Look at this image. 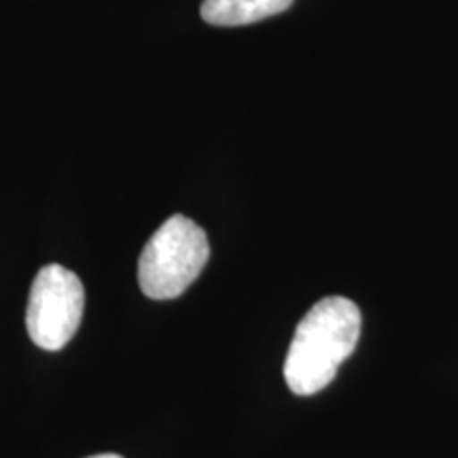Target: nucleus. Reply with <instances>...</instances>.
I'll list each match as a JSON object with an SVG mask.
<instances>
[{"label": "nucleus", "instance_id": "f257e3e1", "mask_svg": "<svg viewBox=\"0 0 458 458\" xmlns=\"http://www.w3.org/2000/svg\"><path fill=\"white\" fill-rule=\"evenodd\" d=\"M360 337V310L346 297L334 295L314 303L297 325L284 360V382L308 397L327 388L351 357Z\"/></svg>", "mask_w": 458, "mask_h": 458}, {"label": "nucleus", "instance_id": "f03ea898", "mask_svg": "<svg viewBox=\"0 0 458 458\" xmlns=\"http://www.w3.org/2000/svg\"><path fill=\"white\" fill-rule=\"evenodd\" d=\"M206 232L185 215H174L148 238L139 259V284L151 300H174L196 283L208 263Z\"/></svg>", "mask_w": 458, "mask_h": 458}, {"label": "nucleus", "instance_id": "7ed1b4c3", "mask_svg": "<svg viewBox=\"0 0 458 458\" xmlns=\"http://www.w3.org/2000/svg\"><path fill=\"white\" fill-rule=\"evenodd\" d=\"M85 312V289L74 272L57 263L38 270L30 286L26 329L43 351H62L77 334Z\"/></svg>", "mask_w": 458, "mask_h": 458}, {"label": "nucleus", "instance_id": "20e7f679", "mask_svg": "<svg viewBox=\"0 0 458 458\" xmlns=\"http://www.w3.org/2000/svg\"><path fill=\"white\" fill-rule=\"evenodd\" d=\"M293 0H204L199 13L206 24L246 26L283 13Z\"/></svg>", "mask_w": 458, "mask_h": 458}, {"label": "nucleus", "instance_id": "39448f33", "mask_svg": "<svg viewBox=\"0 0 458 458\" xmlns=\"http://www.w3.org/2000/svg\"><path fill=\"white\" fill-rule=\"evenodd\" d=\"M89 458H123L119 454H96V456H89Z\"/></svg>", "mask_w": 458, "mask_h": 458}]
</instances>
